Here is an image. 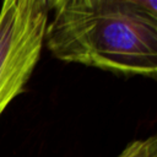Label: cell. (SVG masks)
Here are the masks:
<instances>
[{"instance_id": "obj_1", "label": "cell", "mask_w": 157, "mask_h": 157, "mask_svg": "<svg viewBox=\"0 0 157 157\" xmlns=\"http://www.w3.org/2000/svg\"><path fill=\"white\" fill-rule=\"evenodd\" d=\"M48 5L52 17L44 44L56 59L156 78V0H55Z\"/></svg>"}, {"instance_id": "obj_2", "label": "cell", "mask_w": 157, "mask_h": 157, "mask_svg": "<svg viewBox=\"0 0 157 157\" xmlns=\"http://www.w3.org/2000/svg\"><path fill=\"white\" fill-rule=\"evenodd\" d=\"M118 157H157V137L150 136L144 140H135Z\"/></svg>"}]
</instances>
